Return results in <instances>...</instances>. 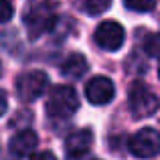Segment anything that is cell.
Listing matches in <instances>:
<instances>
[{"mask_svg": "<svg viewBox=\"0 0 160 160\" xmlns=\"http://www.w3.org/2000/svg\"><path fill=\"white\" fill-rule=\"evenodd\" d=\"M6 109H8V95H6V91L0 87V118L6 113Z\"/></svg>", "mask_w": 160, "mask_h": 160, "instance_id": "9a60e30c", "label": "cell"}, {"mask_svg": "<svg viewBox=\"0 0 160 160\" xmlns=\"http://www.w3.org/2000/svg\"><path fill=\"white\" fill-rule=\"evenodd\" d=\"M116 95V85L106 75H95L85 83V98L93 106H106Z\"/></svg>", "mask_w": 160, "mask_h": 160, "instance_id": "52a82bcc", "label": "cell"}, {"mask_svg": "<svg viewBox=\"0 0 160 160\" xmlns=\"http://www.w3.org/2000/svg\"><path fill=\"white\" fill-rule=\"evenodd\" d=\"M0 75H2V63H0Z\"/></svg>", "mask_w": 160, "mask_h": 160, "instance_id": "e0dca14e", "label": "cell"}, {"mask_svg": "<svg viewBox=\"0 0 160 160\" xmlns=\"http://www.w3.org/2000/svg\"><path fill=\"white\" fill-rule=\"evenodd\" d=\"M79 108L77 93L71 85H57L47 98V113L55 120H67Z\"/></svg>", "mask_w": 160, "mask_h": 160, "instance_id": "3957f363", "label": "cell"}, {"mask_svg": "<svg viewBox=\"0 0 160 160\" xmlns=\"http://www.w3.org/2000/svg\"><path fill=\"white\" fill-rule=\"evenodd\" d=\"M93 41L103 51H118L126 41V31L116 20H103L93 32Z\"/></svg>", "mask_w": 160, "mask_h": 160, "instance_id": "8992f818", "label": "cell"}, {"mask_svg": "<svg viewBox=\"0 0 160 160\" xmlns=\"http://www.w3.org/2000/svg\"><path fill=\"white\" fill-rule=\"evenodd\" d=\"M31 160H57V156H55L53 152H49V150H43V152H37L32 154Z\"/></svg>", "mask_w": 160, "mask_h": 160, "instance_id": "2e32d148", "label": "cell"}, {"mask_svg": "<svg viewBox=\"0 0 160 160\" xmlns=\"http://www.w3.org/2000/svg\"><path fill=\"white\" fill-rule=\"evenodd\" d=\"M124 4L134 12H150L156 6V0H124Z\"/></svg>", "mask_w": 160, "mask_h": 160, "instance_id": "4fadbf2b", "label": "cell"}, {"mask_svg": "<svg viewBox=\"0 0 160 160\" xmlns=\"http://www.w3.org/2000/svg\"><path fill=\"white\" fill-rule=\"evenodd\" d=\"M160 106L158 95L150 89L148 85H144L142 81H134L130 85L128 91V108L136 120L140 118H150L152 113H156V109Z\"/></svg>", "mask_w": 160, "mask_h": 160, "instance_id": "7a4b0ae2", "label": "cell"}, {"mask_svg": "<svg viewBox=\"0 0 160 160\" xmlns=\"http://www.w3.org/2000/svg\"><path fill=\"white\" fill-rule=\"evenodd\" d=\"M91 146H93V132L89 128L75 130L65 140V152L69 158H79V156L89 152Z\"/></svg>", "mask_w": 160, "mask_h": 160, "instance_id": "ba28073f", "label": "cell"}, {"mask_svg": "<svg viewBox=\"0 0 160 160\" xmlns=\"http://www.w3.org/2000/svg\"><path fill=\"white\" fill-rule=\"evenodd\" d=\"M57 16H59V4L55 0H39L27 8L22 20L31 39H37V37L49 32L57 24Z\"/></svg>", "mask_w": 160, "mask_h": 160, "instance_id": "6da1fadb", "label": "cell"}, {"mask_svg": "<svg viewBox=\"0 0 160 160\" xmlns=\"http://www.w3.org/2000/svg\"><path fill=\"white\" fill-rule=\"evenodd\" d=\"M109 4H112V0H81L83 12H87L91 16H98L102 12H106L109 8Z\"/></svg>", "mask_w": 160, "mask_h": 160, "instance_id": "8fae6325", "label": "cell"}, {"mask_svg": "<svg viewBox=\"0 0 160 160\" xmlns=\"http://www.w3.org/2000/svg\"><path fill=\"white\" fill-rule=\"evenodd\" d=\"M128 150L136 158H154L160 152V134L154 128H142L128 140Z\"/></svg>", "mask_w": 160, "mask_h": 160, "instance_id": "277c9868", "label": "cell"}, {"mask_svg": "<svg viewBox=\"0 0 160 160\" xmlns=\"http://www.w3.org/2000/svg\"><path fill=\"white\" fill-rule=\"evenodd\" d=\"M158 77H160V65H158Z\"/></svg>", "mask_w": 160, "mask_h": 160, "instance_id": "ac0fdd59", "label": "cell"}, {"mask_svg": "<svg viewBox=\"0 0 160 160\" xmlns=\"http://www.w3.org/2000/svg\"><path fill=\"white\" fill-rule=\"evenodd\" d=\"M37 144H39V136L32 130H20V132H16L10 138V152L14 156L22 158V156H28V154L35 152Z\"/></svg>", "mask_w": 160, "mask_h": 160, "instance_id": "9c48e42d", "label": "cell"}, {"mask_svg": "<svg viewBox=\"0 0 160 160\" xmlns=\"http://www.w3.org/2000/svg\"><path fill=\"white\" fill-rule=\"evenodd\" d=\"M14 16V2L12 0H0V22H8Z\"/></svg>", "mask_w": 160, "mask_h": 160, "instance_id": "5bb4252c", "label": "cell"}, {"mask_svg": "<svg viewBox=\"0 0 160 160\" xmlns=\"http://www.w3.org/2000/svg\"><path fill=\"white\" fill-rule=\"evenodd\" d=\"M144 53L148 57H160V32H152L144 39V45H142Z\"/></svg>", "mask_w": 160, "mask_h": 160, "instance_id": "7c38bea8", "label": "cell"}, {"mask_svg": "<svg viewBox=\"0 0 160 160\" xmlns=\"http://www.w3.org/2000/svg\"><path fill=\"white\" fill-rule=\"evenodd\" d=\"M87 59L81 53H71L65 61L61 63V75L67 79H79L87 71Z\"/></svg>", "mask_w": 160, "mask_h": 160, "instance_id": "30bf717a", "label": "cell"}, {"mask_svg": "<svg viewBox=\"0 0 160 160\" xmlns=\"http://www.w3.org/2000/svg\"><path fill=\"white\" fill-rule=\"evenodd\" d=\"M49 77L45 71H27L16 79V93L22 102H35L47 91Z\"/></svg>", "mask_w": 160, "mask_h": 160, "instance_id": "5b68a950", "label": "cell"}]
</instances>
